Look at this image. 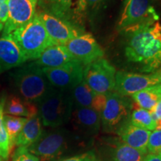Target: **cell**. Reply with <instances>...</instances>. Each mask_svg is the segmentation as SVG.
<instances>
[{
	"mask_svg": "<svg viewBox=\"0 0 161 161\" xmlns=\"http://www.w3.org/2000/svg\"><path fill=\"white\" fill-rule=\"evenodd\" d=\"M128 36L125 55L136 69L151 73L161 67V25L156 22Z\"/></svg>",
	"mask_w": 161,
	"mask_h": 161,
	"instance_id": "obj_1",
	"label": "cell"
},
{
	"mask_svg": "<svg viewBox=\"0 0 161 161\" xmlns=\"http://www.w3.org/2000/svg\"><path fill=\"white\" fill-rule=\"evenodd\" d=\"M90 141L66 128H55L43 132L39 140L27 147L29 152L40 161H54L65 154L86 146Z\"/></svg>",
	"mask_w": 161,
	"mask_h": 161,
	"instance_id": "obj_2",
	"label": "cell"
},
{
	"mask_svg": "<svg viewBox=\"0 0 161 161\" xmlns=\"http://www.w3.org/2000/svg\"><path fill=\"white\" fill-rule=\"evenodd\" d=\"M11 76L17 96L37 105L53 88L42 67L35 62L19 66Z\"/></svg>",
	"mask_w": 161,
	"mask_h": 161,
	"instance_id": "obj_3",
	"label": "cell"
},
{
	"mask_svg": "<svg viewBox=\"0 0 161 161\" xmlns=\"http://www.w3.org/2000/svg\"><path fill=\"white\" fill-rule=\"evenodd\" d=\"M10 35L27 61L37 60L48 47L55 45L37 14L29 23Z\"/></svg>",
	"mask_w": 161,
	"mask_h": 161,
	"instance_id": "obj_4",
	"label": "cell"
},
{
	"mask_svg": "<svg viewBox=\"0 0 161 161\" xmlns=\"http://www.w3.org/2000/svg\"><path fill=\"white\" fill-rule=\"evenodd\" d=\"M42 124L55 128L69 122L73 110L69 91L52 88L37 104Z\"/></svg>",
	"mask_w": 161,
	"mask_h": 161,
	"instance_id": "obj_5",
	"label": "cell"
},
{
	"mask_svg": "<svg viewBox=\"0 0 161 161\" xmlns=\"http://www.w3.org/2000/svg\"><path fill=\"white\" fill-rule=\"evenodd\" d=\"M159 15L152 0H127L118 29L125 35L158 22Z\"/></svg>",
	"mask_w": 161,
	"mask_h": 161,
	"instance_id": "obj_6",
	"label": "cell"
},
{
	"mask_svg": "<svg viewBox=\"0 0 161 161\" xmlns=\"http://www.w3.org/2000/svg\"><path fill=\"white\" fill-rule=\"evenodd\" d=\"M40 11L46 12L85 31L87 9L85 0H37Z\"/></svg>",
	"mask_w": 161,
	"mask_h": 161,
	"instance_id": "obj_7",
	"label": "cell"
},
{
	"mask_svg": "<svg viewBox=\"0 0 161 161\" xmlns=\"http://www.w3.org/2000/svg\"><path fill=\"white\" fill-rule=\"evenodd\" d=\"M106 103L100 114L101 126L104 132L116 133L119 126L129 118L133 109L132 102L127 96L116 92L106 95Z\"/></svg>",
	"mask_w": 161,
	"mask_h": 161,
	"instance_id": "obj_8",
	"label": "cell"
},
{
	"mask_svg": "<svg viewBox=\"0 0 161 161\" xmlns=\"http://www.w3.org/2000/svg\"><path fill=\"white\" fill-rule=\"evenodd\" d=\"M115 67L104 58H100L85 66L84 80L96 93L107 95L114 91Z\"/></svg>",
	"mask_w": 161,
	"mask_h": 161,
	"instance_id": "obj_9",
	"label": "cell"
},
{
	"mask_svg": "<svg viewBox=\"0 0 161 161\" xmlns=\"http://www.w3.org/2000/svg\"><path fill=\"white\" fill-rule=\"evenodd\" d=\"M42 69L54 88L70 91L84 80L85 66L73 60L59 67H43Z\"/></svg>",
	"mask_w": 161,
	"mask_h": 161,
	"instance_id": "obj_10",
	"label": "cell"
},
{
	"mask_svg": "<svg viewBox=\"0 0 161 161\" xmlns=\"http://www.w3.org/2000/svg\"><path fill=\"white\" fill-rule=\"evenodd\" d=\"M161 83V67L148 74L119 71L116 74L114 92L121 96H132L141 90Z\"/></svg>",
	"mask_w": 161,
	"mask_h": 161,
	"instance_id": "obj_11",
	"label": "cell"
},
{
	"mask_svg": "<svg viewBox=\"0 0 161 161\" xmlns=\"http://www.w3.org/2000/svg\"><path fill=\"white\" fill-rule=\"evenodd\" d=\"M64 46L74 59L85 66L104 56L103 49L92 35L88 33L72 38Z\"/></svg>",
	"mask_w": 161,
	"mask_h": 161,
	"instance_id": "obj_12",
	"label": "cell"
},
{
	"mask_svg": "<svg viewBox=\"0 0 161 161\" xmlns=\"http://www.w3.org/2000/svg\"><path fill=\"white\" fill-rule=\"evenodd\" d=\"M36 14L41 20L46 32L55 45L64 46L72 40L85 31L70 25L64 20L46 12L38 11Z\"/></svg>",
	"mask_w": 161,
	"mask_h": 161,
	"instance_id": "obj_13",
	"label": "cell"
},
{
	"mask_svg": "<svg viewBox=\"0 0 161 161\" xmlns=\"http://www.w3.org/2000/svg\"><path fill=\"white\" fill-rule=\"evenodd\" d=\"M37 0H8V17L5 23L3 35L29 23L36 14Z\"/></svg>",
	"mask_w": 161,
	"mask_h": 161,
	"instance_id": "obj_14",
	"label": "cell"
},
{
	"mask_svg": "<svg viewBox=\"0 0 161 161\" xmlns=\"http://www.w3.org/2000/svg\"><path fill=\"white\" fill-rule=\"evenodd\" d=\"M70 119L72 120L76 134L85 140L91 141L100 130V114L92 108L73 107Z\"/></svg>",
	"mask_w": 161,
	"mask_h": 161,
	"instance_id": "obj_15",
	"label": "cell"
},
{
	"mask_svg": "<svg viewBox=\"0 0 161 161\" xmlns=\"http://www.w3.org/2000/svg\"><path fill=\"white\" fill-rule=\"evenodd\" d=\"M115 134L119 136L122 142L129 146L145 154L148 153L147 146L151 131L134 125L130 122L129 118L121 125Z\"/></svg>",
	"mask_w": 161,
	"mask_h": 161,
	"instance_id": "obj_16",
	"label": "cell"
},
{
	"mask_svg": "<svg viewBox=\"0 0 161 161\" xmlns=\"http://www.w3.org/2000/svg\"><path fill=\"white\" fill-rule=\"evenodd\" d=\"M25 60L11 35L0 37V73L23 65Z\"/></svg>",
	"mask_w": 161,
	"mask_h": 161,
	"instance_id": "obj_17",
	"label": "cell"
},
{
	"mask_svg": "<svg viewBox=\"0 0 161 161\" xmlns=\"http://www.w3.org/2000/svg\"><path fill=\"white\" fill-rule=\"evenodd\" d=\"M105 161H143L146 154L132 148L117 138L106 140Z\"/></svg>",
	"mask_w": 161,
	"mask_h": 161,
	"instance_id": "obj_18",
	"label": "cell"
},
{
	"mask_svg": "<svg viewBox=\"0 0 161 161\" xmlns=\"http://www.w3.org/2000/svg\"><path fill=\"white\" fill-rule=\"evenodd\" d=\"M75 60L65 46L53 45L44 51L40 57L35 60V64L40 67H59Z\"/></svg>",
	"mask_w": 161,
	"mask_h": 161,
	"instance_id": "obj_19",
	"label": "cell"
},
{
	"mask_svg": "<svg viewBox=\"0 0 161 161\" xmlns=\"http://www.w3.org/2000/svg\"><path fill=\"white\" fill-rule=\"evenodd\" d=\"M42 122L39 114L28 118L27 122L17 136L14 146L17 147H29L39 140L42 134Z\"/></svg>",
	"mask_w": 161,
	"mask_h": 161,
	"instance_id": "obj_20",
	"label": "cell"
},
{
	"mask_svg": "<svg viewBox=\"0 0 161 161\" xmlns=\"http://www.w3.org/2000/svg\"><path fill=\"white\" fill-rule=\"evenodd\" d=\"M4 114L30 118L37 115L38 108L37 104L25 102L18 96L12 95L6 98Z\"/></svg>",
	"mask_w": 161,
	"mask_h": 161,
	"instance_id": "obj_21",
	"label": "cell"
},
{
	"mask_svg": "<svg viewBox=\"0 0 161 161\" xmlns=\"http://www.w3.org/2000/svg\"><path fill=\"white\" fill-rule=\"evenodd\" d=\"M73 107H83L96 110L98 104L99 94L96 93L85 80H83L69 91Z\"/></svg>",
	"mask_w": 161,
	"mask_h": 161,
	"instance_id": "obj_22",
	"label": "cell"
},
{
	"mask_svg": "<svg viewBox=\"0 0 161 161\" xmlns=\"http://www.w3.org/2000/svg\"><path fill=\"white\" fill-rule=\"evenodd\" d=\"M131 96L140 108L152 111L161 99V83L141 90Z\"/></svg>",
	"mask_w": 161,
	"mask_h": 161,
	"instance_id": "obj_23",
	"label": "cell"
},
{
	"mask_svg": "<svg viewBox=\"0 0 161 161\" xmlns=\"http://www.w3.org/2000/svg\"><path fill=\"white\" fill-rule=\"evenodd\" d=\"M129 119L134 125L140 127L143 129L154 130L156 129V122L153 118L152 113L143 108H138L131 110Z\"/></svg>",
	"mask_w": 161,
	"mask_h": 161,
	"instance_id": "obj_24",
	"label": "cell"
},
{
	"mask_svg": "<svg viewBox=\"0 0 161 161\" xmlns=\"http://www.w3.org/2000/svg\"><path fill=\"white\" fill-rule=\"evenodd\" d=\"M28 118L19 117V116H14L11 115L4 114L3 121L5 125L6 131L9 136L11 141V146H14V142L17 136L23 129L25 122H27Z\"/></svg>",
	"mask_w": 161,
	"mask_h": 161,
	"instance_id": "obj_25",
	"label": "cell"
},
{
	"mask_svg": "<svg viewBox=\"0 0 161 161\" xmlns=\"http://www.w3.org/2000/svg\"><path fill=\"white\" fill-rule=\"evenodd\" d=\"M5 101L6 98L3 101L1 108H0V157L4 160H7L8 159L12 148L11 141L6 131L3 121L4 107H5Z\"/></svg>",
	"mask_w": 161,
	"mask_h": 161,
	"instance_id": "obj_26",
	"label": "cell"
},
{
	"mask_svg": "<svg viewBox=\"0 0 161 161\" xmlns=\"http://www.w3.org/2000/svg\"><path fill=\"white\" fill-rule=\"evenodd\" d=\"M148 153L161 152V129H155L151 132L147 146Z\"/></svg>",
	"mask_w": 161,
	"mask_h": 161,
	"instance_id": "obj_27",
	"label": "cell"
},
{
	"mask_svg": "<svg viewBox=\"0 0 161 161\" xmlns=\"http://www.w3.org/2000/svg\"><path fill=\"white\" fill-rule=\"evenodd\" d=\"M12 161H40V160L29 152L25 147H18L14 153Z\"/></svg>",
	"mask_w": 161,
	"mask_h": 161,
	"instance_id": "obj_28",
	"label": "cell"
},
{
	"mask_svg": "<svg viewBox=\"0 0 161 161\" xmlns=\"http://www.w3.org/2000/svg\"><path fill=\"white\" fill-rule=\"evenodd\" d=\"M60 161H102L94 151H88L78 155L70 157Z\"/></svg>",
	"mask_w": 161,
	"mask_h": 161,
	"instance_id": "obj_29",
	"label": "cell"
},
{
	"mask_svg": "<svg viewBox=\"0 0 161 161\" xmlns=\"http://www.w3.org/2000/svg\"><path fill=\"white\" fill-rule=\"evenodd\" d=\"M85 1L88 17L91 19V18L96 17V15L97 14V12L103 3L104 0H85Z\"/></svg>",
	"mask_w": 161,
	"mask_h": 161,
	"instance_id": "obj_30",
	"label": "cell"
},
{
	"mask_svg": "<svg viewBox=\"0 0 161 161\" xmlns=\"http://www.w3.org/2000/svg\"><path fill=\"white\" fill-rule=\"evenodd\" d=\"M8 17V7L7 3H0V22L5 23Z\"/></svg>",
	"mask_w": 161,
	"mask_h": 161,
	"instance_id": "obj_31",
	"label": "cell"
},
{
	"mask_svg": "<svg viewBox=\"0 0 161 161\" xmlns=\"http://www.w3.org/2000/svg\"><path fill=\"white\" fill-rule=\"evenodd\" d=\"M150 112L152 113L153 118L155 120V122L158 119H161V99L158 102L154 109Z\"/></svg>",
	"mask_w": 161,
	"mask_h": 161,
	"instance_id": "obj_32",
	"label": "cell"
},
{
	"mask_svg": "<svg viewBox=\"0 0 161 161\" xmlns=\"http://www.w3.org/2000/svg\"><path fill=\"white\" fill-rule=\"evenodd\" d=\"M143 161H161V152L148 153L145 156Z\"/></svg>",
	"mask_w": 161,
	"mask_h": 161,
	"instance_id": "obj_33",
	"label": "cell"
},
{
	"mask_svg": "<svg viewBox=\"0 0 161 161\" xmlns=\"http://www.w3.org/2000/svg\"><path fill=\"white\" fill-rule=\"evenodd\" d=\"M6 97L5 96H0V108H1V106H2V104H3V101L5 100V98Z\"/></svg>",
	"mask_w": 161,
	"mask_h": 161,
	"instance_id": "obj_34",
	"label": "cell"
},
{
	"mask_svg": "<svg viewBox=\"0 0 161 161\" xmlns=\"http://www.w3.org/2000/svg\"><path fill=\"white\" fill-rule=\"evenodd\" d=\"M3 28H4V23L0 22V31H1L2 30H3Z\"/></svg>",
	"mask_w": 161,
	"mask_h": 161,
	"instance_id": "obj_35",
	"label": "cell"
},
{
	"mask_svg": "<svg viewBox=\"0 0 161 161\" xmlns=\"http://www.w3.org/2000/svg\"><path fill=\"white\" fill-rule=\"evenodd\" d=\"M8 2V0H0V3H7Z\"/></svg>",
	"mask_w": 161,
	"mask_h": 161,
	"instance_id": "obj_36",
	"label": "cell"
},
{
	"mask_svg": "<svg viewBox=\"0 0 161 161\" xmlns=\"http://www.w3.org/2000/svg\"><path fill=\"white\" fill-rule=\"evenodd\" d=\"M0 161H4V160H3V158H1V157H0Z\"/></svg>",
	"mask_w": 161,
	"mask_h": 161,
	"instance_id": "obj_37",
	"label": "cell"
}]
</instances>
